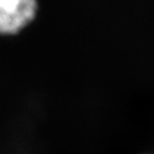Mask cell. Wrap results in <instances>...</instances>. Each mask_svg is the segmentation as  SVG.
I'll return each mask as SVG.
<instances>
[{
	"mask_svg": "<svg viewBox=\"0 0 154 154\" xmlns=\"http://www.w3.org/2000/svg\"><path fill=\"white\" fill-rule=\"evenodd\" d=\"M37 13V0H0V34L24 29Z\"/></svg>",
	"mask_w": 154,
	"mask_h": 154,
	"instance_id": "1",
	"label": "cell"
}]
</instances>
